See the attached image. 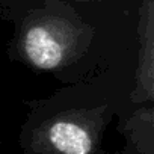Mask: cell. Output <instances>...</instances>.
I'll return each mask as SVG.
<instances>
[{
  "label": "cell",
  "instance_id": "1",
  "mask_svg": "<svg viewBox=\"0 0 154 154\" xmlns=\"http://www.w3.org/2000/svg\"><path fill=\"white\" fill-rule=\"evenodd\" d=\"M94 27L62 0H42L15 26L12 48L26 65L60 69L82 57L94 41Z\"/></svg>",
  "mask_w": 154,
  "mask_h": 154
},
{
  "label": "cell",
  "instance_id": "4",
  "mask_svg": "<svg viewBox=\"0 0 154 154\" xmlns=\"http://www.w3.org/2000/svg\"><path fill=\"white\" fill-rule=\"evenodd\" d=\"M125 134L134 146V154H154L152 142V109L136 110L125 124Z\"/></svg>",
  "mask_w": 154,
  "mask_h": 154
},
{
  "label": "cell",
  "instance_id": "2",
  "mask_svg": "<svg viewBox=\"0 0 154 154\" xmlns=\"http://www.w3.org/2000/svg\"><path fill=\"white\" fill-rule=\"evenodd\" d=\"M110 116L106 106L57 112L26 127L20 143L24 154H103Z\"/></svg>",
  "mask_w": 154,
  "mask_h": 154
},
{
  "label": "cell",
  "instance_id": "3",
  "mask_svg": "<svg viewBox=\"0 0 154 154\" xmlns=\"http://www.w3.org/2000/svg\"><path fill=\"white\" fill-rule=\"evenodd\" d=\"M139 57L133 89L134 103L154 98V0H143L139 17Z\"/></svg>",
  "mask_w": 154,
  "mask_h": 154
},
{
  "label": "cell",
  "instance_id": "5",
  "mask_svg": "<svg viewBox=\"0 0 154 154\" xmlns=\"http://www.w3.org/2000/svg\"><path fill=\"white\" fill-rule=\"evenodd\" d=\"M75 2H91V0H75Z\"/></svg>",
  "mask_w": 154,
  "mask_h": 154
}]
</instances>
